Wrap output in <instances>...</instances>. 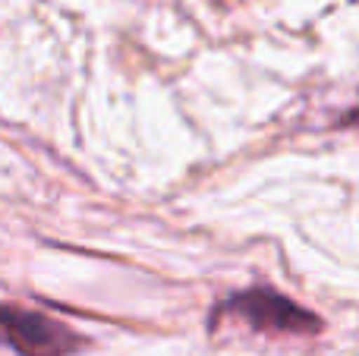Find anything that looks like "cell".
Segmentation results:
<instances>
[{"mask_svg":"<svg viewBox=\"0 0 359 356\" xmlns=\"http://www.w3.org/2000/svg\"><path fill=\"white\" fill-rule=\"evenodd\" d=\"M243 322L255 334H293V338H309L322 331V319L309 309L297 306L290 296H280L274 290L255 287L224 300L215 309L211 322Z\"/></svg>","mask_w":359,"mask_h":356,"instance_id":"cell-1","label":"cell"},{"mask_svg":"<svg viewBox=\"0 0 359 356\" xmlns=\"http://www.w3.org/2000/svg\"><path fill=\"white\" fill-rule=\"evenodd\" d=\"M0 344L19 356H69L86 347V338L35 309L0 303Z\"/></svg>","mask_w":359,"mask_h":356,"instance_id":"cell-2","label":"cell"}]
</instances>
